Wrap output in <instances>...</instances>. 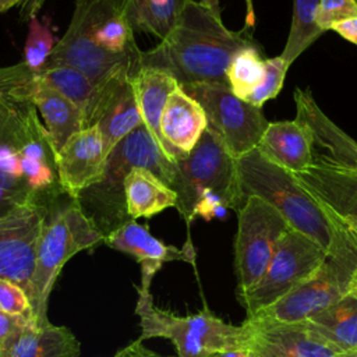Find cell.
Wrapping results in <instances>:
<instances>
[{
	"mask_svg": "<svg viewBox=\"0 0 357 357\" xmlns=\"http://www.w3.org/2000/svg\"><path fill=\"white\" fill-rule=\"evenodd\" d=\"M248 29L230 31L199 1L187 0L177 24L153 49L141 52V67L160 70L178 85L227 84L231 57L252 45Z\"/></svg>",
	"mask_w": 357,
	"mask_h": 357,
	"instance_id": "obj_1",
	"label": "cell"
},
{
	"mask_svg": "<svg viewBox=\"0 0 357 357\" xmlns=\"http://www.w3.org/2000/svg\"><path fill=\"white\" fill-rule=\"evenodd\" d=\"M244 198L257 195L272 205L289 226L315 241L331 258L357 264V234L337 213L315 198L286 169L264 158L255 148L237 159Z\"/></svg>",
	"mask_w": 357,
	"mask_h": 357,
	"instance_id": "obj_2",
	"label": "cell"
},
{
	"mask_svg": "<svg viewBox=\"0 0 357 357\" xmlns=\"http://www.w3.org/2000/svg\"><path fill=\"white\" fill-rule=\"evenodd\" d=\"M36 204L42 208V225L29 301L35 325L43 326L49 324L47 300L61 268L77 252L105 243V234L66 191Z\"/></svg>",
	"mask_w": 357,
	"mask_h": 357,
	"instance_id": "obj_3",
	"label": "cell"
},
{
	"mask_svg": "<svg viewBox=\"0 0 357 357\" xmlns=\"http://www.w3.org/2000/svg\"><path fill=\"white\" fill-rule=\"evenodd\" d=\"M177 194L176 209L190 225L195 218L211 220L220 211H237L245 201L237 159L208 128L191 152L176 162L170 185Z\"/></svg>",
	"mask_w": 357,
	"mask_h": 357,
	"instance_id": "obj_4",
	"label": "cell"
},
{
	"mask_svg": "<svg viewBox=\"0 0 357 357\" xmlns=\"http://www.w3.org/2000/svg\"><path fill=\"white\" fill-rule=\"evenodd\" d=\"M132 167L151 170L167 185H172L176 176V162L162 152L144 124L127 134L110 151L102 178L75 198L105 237L131 220L126 211L123 181Z\"/></svg>",
	"mask_w": 357,
	"mask_h": 357,
	"instance_id": "obj_5",
	"label": "cell"
},
{
	"mask_svg": "<svg viewBox=\"0 0 357 357\" xmlns=\"http://www.w3.org/2000/svg\"><path fill=\"white\" fill-rule=\"evenodd\" d=\"M135 314L139 317L138 340L163 337L173 343L177 357H212L247 349L250 331L245 325L227 324L209 310L178 317L153 304L151 291L137 287Z\"/></svg>",
	"mask_w": 357,
	"mask_h": 357,
	"instance_id": "obj_6",
	"label": "cell"
},
{
	"mask_svg": "<svg viewBox=\"0 0 357 357\" xmlns=\"http://www.w3.org/2000/svg\"><path fill=\"white\" fill-rule=\"evenodd\" d=\"M356 272L357 264L326 257L307 280L244 322L252 326L303 324L347 296Z\"/></svg>",
	"mask_w": 357,
	"mask_h": 357,
	"instance_id": "obj_7",
	"label": "cell"
},
{
	"mask_svg": "<svg viewBox=\"0 0 357 357\" xmlns=\"http://www.w3.org/2000/svg\"><path fill=\"white\" fill-rule=\"evenodd\" d=\"M326 252L303 233L289 229L259 278L245 293L237 296L247 318L276 303L296 286L314 275L325 262Z\"/></svg>",
	"mask_w": 357,
	"mask_h": 357,
	"instance_id": "obj_8",
	"label": "cell"
},
{
	"mask_svg": "<svg viewBox=\"0 0 357 357\" xmlns=\"http://www.w3.org/2000/svg\"><path fill=\"white\" fill-rule=\"evenodd\" d=\"M181 88L202 106L206 128L233 158L238 159L257 148L269 124L261 107L236 96L227 84H194Z\"/></svg>",
	"mask_w": 357,
	"mask_h": 357,
	"instance_id": "obj_9",
	"label": "cell"
},
{
	"mask_svg": "<svg viewBox=\"0 0 357 357\" xmlns=\"http://www.w3.org/2000/svg\"><path fill=\"white\" fill-rule=\"evenodd\" d=\"M236 213L234 272L240 296L259 280L290 226L272 205L257 195H248Z\"/></svg>",
	"mask_w": 357,
	"mask_h": 357,
	"instance_id": "obj_10",
	"label": "cell"
},
{
	"mask_svg": "<svg viewBox=\"0 0 357 357\" xmlns=\"http://www.w3.org/2000/svg\"><path fill=\"white\" fill-rule=\"evenodd\" d=\"M46 66L75 68L96 86L106 88L121 78L132 77L141 68V54H113L100 47L88 29L85 0H75L71 22L56 42Z\"/></svg>",
	"mask_w": 357,
	"mask_h": 357,
	"instance_id": "obj_11",
	"label": "cell"
},
{
	"mask_svg": "<svg viewBox=\"0 0 357 357\" xmlns=\"http://www.w3.org/2000/svg\"><path fill=\"white\" fill-rule=\"evenodd\" d=\"M42 208L36 202L0 216V279L10 280L31 296ZM31 303V301H29Z\"/></svg>",
	"mask_w": 357,
	"mask_h": 357,
	"instance_id": "obj_12",
	"label": "cell"
},
{
	"mask_svg": "<svg viewBox=\"0 0 357 357\" xmlns=\"http://www.w3.org/2000/svg\"><path fill=\"white\" fill-rule=\"evenodd\" d=\"M106 159L103 137L98 126L74 132L56 153L57 177L61 188L77 198L102 178Z\"/></svg>",
	"mask_w": 357,
	"mask_h": 357,
	"instance_id": "obj_13",
	"label": "cell"
},
{
	"mask_svg": "<svg viewBox=\"0 0 357 357\" xmlns=\"http://www.w3.org/2000/svg\"><path fill=\"white\" fill-rule=\"evenodd\" d=\"M105 244L137 259L141 265V284L138 289L146 291H149L153 276L165 262L183 261L194 264L195 261V251L190 241L181 248L166 244L152 236L146 226L132 219L106 234Z\"/></svg>",
	"mask_w": 357,
	"mask_h": 357,
	"instance_id": "obj_14",
	"label": "cell"
},
{
	"mask_svg": "<svg viewBox=\"0 0 357 357\" xmlns=\"http://www.w3.org/2000/svg\"><path fill=\"white\" fill-rule=\"evenodd\" d=\"M296 120L304 124L314 142V159L357 172V141L335 124L318 106L310 89L294 91Z\"/></svg>",
	"mask_w": 357,
	"mask_h": 357,
	"instance_id": "obj_15",
	"label": "cell"
},
{
	"mask_svg": "<svg viewBox=\"0 0 357 357\" xmlns=\"http://www.w3.org/2000/svg\"><path fill=\"white\" fill-rule=\"evenodd\" d=\"M247 351L250 357H339L340 350L315 336L303 324L252 326Z\"/></svg>",
	"mask_w": 357,
	"mask_h": 357,
	"instance_id": "obj_16",
	"label": "cell"
},
{
	"mask_svg": "<svg viewBox=\"0 0 357 357\" xmlns=\"http://www.w3.org/2000/svg\"><path fill=\"white\" fill-rule=\"evenodd\" d=\"M208 127L202 106L177 85L165 103L160 114V134L166 155L177 162L187 156Z\"/></svg>",
	"mask_w": 357,
	"mask_h": 357,
	"instance_id": "obj_17",
	"label": "cell"
},
{
	"mask_svg": "<svg viewBox=\"0 0 357 357\" xmlns=\"http://www.w3.org/2000/svg\"><path fill=\"white\" fill-rule=\"evenodd\" d=\"M20 99L35 106L45 123L56 152L74 132L84 128V119L79 109L49 86L40 78L39 71H35L28 82H25Z\"/></svg>",
	"mask_w": 357,
	"mask_h": 357,
	"instance_id": "obj_18",
	"label": "cell"
},
{
	"mask_svg": "<svg viewBox=\"0 0 357 357\" xmlns=\"http://www.w3.org/2000/svg\"><path fill=\"white\" fill-rule=\"evenodd\" d=\"M257 149L264 158L293 174L304 172L314 162L312 135L297 120L269 121Z\"/></svg>",
	"mask_w": 357,
	"mask_h": 357,
	"instance_id": "obj_19",
	"label": "cell"
},
{
	"mask_svg": "<svg viewBox=\"0 0 357 357\" xmlns=\"http://www.w3.org/2000/svg\"><path fill=\"white\" fill-rule=\"evenodd\" d=\"M294 176L336 213L357 216V172L314 159L308 169Z\"/></svg>",
	"mask_w": 357,
	"mask_h": 357,
	"instance_id": "obj_20",
	"label": "cell"
},
{
	"mask_svg": "<svg viewBox=\"0 0 357 357\" xmlns=\"http://www.w3.org/2000/svg\"><path fill=\"white\" fill-rule=\"evenodd\" d=\"M85 8L89 33L100 47L113 54H141L126 15L124 0H85Z\"/></svg>",
	"mask_w": 357,
	"mask_h": 357,
	"instance_id": "obj_21",
	"label": "cell"
},
{
	"mask_svg": "<svg viewBox=\"0 0 357 357\" xmlns=\"http://www.w3.org/2000/svg\"><path fill=\"white\" fill-rule=\"evenodd\" d=\"M39 75L49 86L79 109L84 128L96 126L109 91L119 81L124 79L121 78L106 88H99L86 75L67 66H46L39 71Z\"/></svg>",
	"mask_w": 357,
	"mask_h": 357,
	"instance_id": "obj_22",
	"label": "cell"
},
{
	"mask_svg": "<svg viewBox=\"0 0 357 357\" xmlns=\"http://www.w3.org/2000/svg\"><path fill=\"white\" fill-rule=\"evenodd\" d=\"M0 357H79V342L67 326L31 324L7 343Z\"/></svg>",
	"mask_w": 357,
	"mask_h": 357,
	"instance_id": "obj_23",
	"label": "cell"
},
{
	"mask_svg": "<svg viewBox=\"0 0 357 357\" xmlns=\"http://www.w3.org/2000/svg\"><path fill=\"white\" fill-rule=\"evenodd\" d=\"M131 78L132 77L119 81L109 91L96 123L103 137L106 155H109L127 134L142 126Z\"/></svg>",
	"mask_w": 357,
	"mask_h": 357,
	"instance_id": "obj_24",
	"label": "cell"
},
{
	"mask_svg": "<svg viewBox=\"0 0 357 357\" xmlns=\"http://www.w3.org/2000/svg\"><path fill=\"white\" fill-rule=\"evenodd\" d=\"M126 211L130 219L152 218L177 202L176 191L151 170L132 167L123 181Z\"/></svg>",
	"mask_w": 357,
	"mask_h": 357,
	"instance_id": "obj_25",
	"label": "cell"
},
{
	"mask_svg": "<svg viewBox=\"0 0 357 357\" xmlns=\"http://www.w3.org/2000/svg\"><path fill=\"white\" fill-rule=\"evenodd\" d=\"M131 84L142 124L166 155V146L159 128L160 114L167 96L178 84L169 74L149 67H141L132 75Z\"/></svg>",
	"mask_w": 357,
	"mask_h": 357,
	"instance_id": "obj_26",
	"label": "cell"
},
{
	"mask_svg": "<svg viewBox=\"0 0 357 357\" xmlns=\"http://www.w3.org/2000/svg\"><path fill=\"white\" fill-rule=\"evenodd\" d=\"M303 325L340 351L357 349V296H344Z\"/></svg>",
	"mask_w": 357,
	"mask_h": 357,
	"instance_id": "obj_27",
	"label": "cell"
},
{
	"mask_svg": "<svg viewBox=\"0 0 357 357\" xmlns=\"http://www.w3.org/2000/svg\"><path fill=\"white\" fill-rule=\"evenodd\" d=\"M187 0H124L126 15L135 32L163 39L177 24Z\"/></svg>",
	"mask_w": 357,
	"mask_h": 357,
	"instance_id": "obj_28",
	"label": "cell"
},
{
	"mask_svg": "<svg viewBox=\"0 0 357 357\" xmlns=\"http://www.w3.org/2000/svg\"><path fill=\"white\" fill-rule=\"evenodd\" d=\"M317 10L318 0H293L289 36L279 54L289 66L324 33L317 22Z\"/></svg>",
	"mask_w": 357,
	"mask_h": 357,
	"instance_id": "obj_29",
	"label": "cell"
},
{
	"mask_svg": "<svg viewBox=\"0 0 357 357\" xmlns=\"http://www.w3.org/2000/svg\"><path fill=\"white\" fill-rule=\"evenodd\" d=\"M265 74V59L259 47L252 43L241 47L230 60L226 70L227 85L243 100L261 84Z\"/></svg>",
	"mask_w": 357,
	"mask_h": 357,
	"instance_id": "obj_30",
	"label": "cell"
},
{
	"mask_svg": "<svg viewBox=\"0 0 357 357\" xmlns=\"http://www.w3.org/2000/svg\"><path fill=\"white\" fill-rule=\"evenodd\" d=\"M26 42L24 46V64L32 71H40L56 45V39L47 21L32 17L29 21Z\"/></svg>",
	"mask_w": 357,
	"mask_h": 357,
	"instance_id": "obj_31",
	"label": "cell"
},
{
	"mask_svg": "<svg viewBox=\"0 0 357 357\" xmlns=\"http://www.w3.org/2000/svg\"><path fill=\"white\" fill-rule=\"evenodd\" d=\"M287 68H289V64L280 56L265 59L264 78L261 84L251 92V95L247 98L245 102L257 107H262L265 102L276 98L283 86Z\"/></svg>",
	"mask_w": 357,
	"mask_h": 357,
	"instance_id": "obj_32",
	"label": "cell"
},
{
	"mask_svg": "<svg viewBox=\"0 0 357 357\" xmlns=\"http://www.w3.org/2000/svg\"><path fill=\"white\" fill-rule=\"evenodd\" d=\"M357 17L356 0H318L317 22L325 32L331 31L336 22Z\"/></svg>",
	"mask_w": 357,
	"mask_h": 357,
	"instance_id": "obj_33",
	"label": "cell"
},
{
	"mask_svg": "<svg viewBox=\"0 0 357 357\" xmlns=\"http://www.w3.org/2000/svg\"><path fill=\"white\" fill-rule=\"evenodd\" d=\"M0 311L11 317L33 319L28 294L15 283L4 279H0Z\"/></svg>",
	"mask_w": 357,
	"mask_h": 357,
	"instance_id": "obj_34",
	"label": "cell"
},
{
	"mask_svg": "<svg viewBox=\"0 0 357 357\" xmlns=\"http://www.w3.org/2000/svg\"><path fill=\"white\" fill-rule=\"evenodd\" d=\"M31 324H35V321L31 318L11 317L0 311V351L21 329H24Z\"/></svg>",
	"mask_w": 357,
	"mask_h": 357,
	"instance_id": "obj_35",
	"label": "cell"
},
{
	"mask_svg": "<svg viewBox=\"0 0 357 357\" xmlns=\"http://www.w3.org/2000/svg\"><path fill=\"white\" fill-rule=\"evenodd\" d=\"M331 31H335L339 33L343 39L357 45V17L349 18L340 22H336Z\"/></svg>",
	"mask_w": 357,
	"mask_h": 357,
	"instance_id": "obj_36",
	"label": "cell"
},
{
	"mask_svg": "<svg viewBox=\"0 0 357 357\" xmlns=\"http://www.w3.org/2000/svg\"><path fill=\"white\" fill-rule=\"evenodd\" d=\"M123 357H162L159 354H156L155 351L146 349L145 346H142L141 340H135L131 344L126 346L124 349L120 350Z\"/></svg>",
	"mask_w": 357,
	"mask_h": 357,
	"instance_id": "obj_37",
	"label": "cell"
},
{
	"mask_svg": "<svg viewBox=\"0 0 357 357\" xmlns=\"http://www.w3.org/2000/svg\"><path fill=\"white\" fill-rule=\"evenodd\" d=\"M47 0H22L20 4V15L24 21H29L40 11Z\"/></svg>",
	"mask_w": 357,
	"mask_h": 357,
	"instance_id": "obj_38",
	"label": "cell"
},
{
	"mask_svg": "<svg viewBox=\"0 0 357 357\" xmlns=\"http://www.w3.org/2000/svg\"><path fill=\"white\" fill-rule=\"evenodd\" d=\"M337 218H339V220H340L350 231H353L354 234H357V216H353V215H339V213H337ZM349 294L357 296V272H356L354 276H353L351 287H350V293H349Z\"/></svg>",
	"mask_w": 357,
	"mask_h": 357,
	"instance_id": "obj_39",
	"label": "cell"
},
{
	"mask_svg": "<svg viewBox=\"0 0 357 357\" xmlns=\"http://www.w3.org/2000/svg\"><path fill=\"white\" fill-rule=\"evenodd\" d=\"M245 6V28H254L255 25V11H254V0H244Z\"/></svg>",
	"mask_w": 357,
	"mask_h": 357,
	"instance_id": "obj_40",
	"label": "cell"
},
{
	"mask_svg": "<svg viewBox=\"0 0 357 357\" xmlns=\"http://www.w3.org/2000/svg\"><path fill=\"white\" fill-rule=\"evenodd\" d=\"M206 10H209L212 14L220 17V3L219 0H201L199 1Z\"/></svg>",
	"mask_w": 357,
	"mask_h": 357,
	"instance_id": "obj_41",
	"label": "cell"
},
{
	"mask_svg": "<svg viewBox=\"0 0 357 357\" xmlns=\"http://www.w3.org/2000/svg\"><path fill=\"white\" fill-rule=\"evenodd\" d=\"M212 357H250L248 351L245 349H240V350H230V351H223L219 354H215Z\"/></svg>",
	"mask_w": 357,
	"mask_h": 357,
	"instance_id": "obj_42",
	"label": "cell"
},
{
	"mask_svg": "<svg viewBox=\"0 0 357 357\" xmlns=\"http://www.w3.org/2000/svg\"><path fill=\"white\" fill-rule=\"evenodd\" d=\"M21 1H22V0H0V13L7 11V10H10L11 7L21 4Z\"/></svg>",
	"mask_w": 357,
	"mask_h": 357,
	"instance_id": "obj_43",
	"label": "cell"
},
{
	"mask_svg": "<svg viewBox=\"0 0 357 357\" xmlns=\"http://www.w3.org/2000/svg\"><path fill=\"white\" fill-rule=\"evenodd\" d=\"M339 357H357V349L347 350V351H342Z\"/></svg>",
	"mask_w": 357,
	"mask_h": 357,
	"instance_id": "obj_44",
	"label": "cell"
},
{
	"mask_svg": "<svg viewBox=\"0 0 357 357\" xmlns=\"http://www.w3.org/2000/svg\"><path fill=\"white\" fill-rule=\"evenodd\" d=\"M113 357H123V354H121V351H117Z\"/></svg>",
	"mask_w": 357,
	"mask_h": 357,
	"instance_id": "obj_45",
	"label": "cell"
},
{
	"mask_svg": "<svg viewBox=\"0 0 357 357\" xmlns=\"http://www.w3.org/2000/svg\"><path fill=\"white\" fill-rule=\"evenodd\" d=\"M356 1H357V0H356Z\"/></svg>",
	"mask_w": 357,
	"mask_h": 357,
	"instance_id": "obj_46",
	"label": "cell"
}]
</instances>
